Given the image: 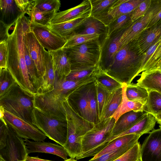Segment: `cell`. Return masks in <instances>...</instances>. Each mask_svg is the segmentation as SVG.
<instances>
[{"label":"cell","instance_id":"1","mask_svg":"<svg viewBox=\"0 0 161 161\" xmlns=\"http://www.w3.org/2000/svg\"><path fill=\"white\" fill-rule=\"evenodd\" d=\"M25 14L23 13L18 18L6 40L7 66L16 83L26 94L34 97L36 93L30 80L25 57L23 36L31 31L30 20Z\"/></svg>","mask_w":161,"mask_h":161},{"label":"cell","instance_id":"2","mask_svg":"<svg viewBox=\"0 0 161 161\" xmlns=\"http://www.w3.org/2000/svg\"><path fill=\"white\" fill-rule=\"evenodd\" d=\"M142 57L129 43L121 46L112 64L104 72L122 84L128 85L141 73Z\"/></svg>","mask_w":161,"mask_h":161},{"label":"cell","instance_id":"3","mask_svg":"<svg viewBox=\"0 0 161 161\" xmlns=\"http://www.w3.org/2000/svg\"><path fill=\"white\" fill-rule=\"evenodd\" d=\"M66 114L68 131L66 142L64 146L69 156L75 158L82 154L83 136L93 127L94 124L80 116L70 106L67 99L63 102Z\"/></svg>","mask_w":161,"mask_h":161},{"label":"cell","instance_id":"4","mask_svg":"<svg viewBox=\"0 0 161 161\" xmlns=\"http://www.w3.org/2000/svg\"><path fill=\"white\" fill-rule=\"evenodd\" d=\"M34 97L26 94L15 82L5 94L0 97V106L33 125L31 114L34 108Z\"/></svg>","mask_w":161,"mask_h":161},{"label":"cell","instance_id":"5","mask_svg":"<svg viewBox=\"0 0 161 161\" xmlns=\"http://www.w3.org/2000/svg\"><path fill=\"white\" fill-rule=\"evenodd\" d=\"M63 49L70 59L71 70L89 68L99 64L101 42L99 39Z\"/></svg>","mask_w":161,"mask_h":161},{"label":"cell","instance_id":"6","mask_svg":"<svg viewBox=\"0 0 161 161\" xmlns=\"http://www.w3.org/2000/svg\"><path fill=\"white\" fill-rule=\"evenodd\" d=\"M31 114L34 126L49 138L64 146L67 135V120L54 118L36 108L33 109Z\"/></svg>","mask_w":161,"mask_h":161},{"label":"cell","instance_id":"7","mask_svg":"<svg viewBox=\"0 0 161 161\" xmlns=\"http://www.w3.org/2000/svg\"><path fill=\"white\" fill-rule=\"evenodd\" d=\"M115 123L114 118L111 117L103 119L94 124L93 127L82 137V154L104 144L111 136Z\"/></svg>","mask_w":161,"mask_h":161},{"label":"cell","instance_id":"8","mask_svg":"<svg viewBox=\"0 0 161 161\" xmlns=\"http://www.w3.org/2000/svg\"><path fill=\"white\" fill-rule=\"evenodd\" d=\"M28 155L24 140L9 127L6 145L0 149V161H25Z\"/></svg>","mask_w":161,"mask_h":161},{"label":"cell","instance_id":"9","mask_svg":"<svg viewBox=\"0 0 161 161\" xmlns=\"http://www.w3.org/2000/svg\"><path fill=\"white\" fill-rule=\"evenodd\" d=\"M3 118L7 125L22 138L43 141L47 138L37 127L5 109Z\"/></svg>","mask_w":161,"mask_h":161},{"label":"cell","instance_id":"10","mask_svg":"<svg viewBox=\"0 0 161 161\" xmlns=\"http://www.w3.org/2000/svg\"><path fill=\"white\" fill-rule=\"evenodd\" d=\"M161 10V0H152L145 15L134 21L123 33L119 41L121 46L134 40L146 28L153 18Z\"/></svg>","mask_w":161,"mask_h":161},{"label":"cell","instance_id":"11","mask_svg":"<svg viewBox=\"0 0 161 161\" xmlns=\"http://www.w3.org/2000/svg\"><path fill=\"white\" fill-rule=\"evenodd\" d=\"M129 26L116 30L103 39L101 43L99 64L103 71H106L112 63L115 55L121 47L119 42L121 37Z\"/></svg>","mask_w":161,"mask_h":161},{"label":"cell","instance_id":"12","mask_svg":"<svg viewBox=\"0 0 161 161\" xmlns=\"http://www.w3.org/2000/svg\"><path fill=\"white\" fill-rule=\"evenodd\" d=\"M31 31L41 45L47 51L63 48L67 40L51 31L48 26L31 23Z\"/></svg>","mask_w":161,"mask_h":161},{"label":"cell","instance_id":"13","mask_svg":"<svg viewBox=\"0 0 161 161\" xmlns=\"http://www.w3.org/2000/svg\"><path fill=\"white\" fill-rule=\"evenodd\" d=\"M161 39V20L145 29L134 40L129 42L138 54L142 55Z\"/></svg>","mask_w":161,"mask_h":161},{"label":"cell","instance_id":"14","mask_svg":"<svg viewBox=\"0 0 161 161\" xmlns=\"http://www.w3.org/2000/svg\"><path fill=\"white\" fill-rule=\"evenodd\" d=\"M23 40L24 45L36 65L40 84L41 80L45 72V49L40 44L31 31L24 33Z\"/></svg>","mask_w":161,"mask_h":161},{"label":"cell","instance_id":"15","mask_svg":"<svg viewBox=\"0 0 161 161\" xmlns=\"http://www.w3.org/2000/svg\"><path fill=\"white\" fill-rule=\"evenodd\" d=\"M140 161H161V128L152 130L144 140Z\"/></svg>","mask_w":161,"mask_h":161},{"label":"cell","instance_id":"16","mask_svg":"<svg viewBox=\"0 0 161 161\" xmlns=\"http://www.w3.org/2000/svg\"><path fill=\"white\" fill-rule=\"evenodd\" d=\"M91 8L90 0H84L75 7L57 13L52 19L51 24L61 23L78 18H87L90 16Z\"/></svg>","mask_w":161,"mask_h":161},{"label":"cell","instance_id":"17","mask_svg":"<svg viewBox=\"0 0 161 161\" xmlns=\"http://www.w3.org/2000/svg\"><path fill=\"white\" fill-rule=\"evenodd\" d=\"M144 0H117L108 9L100 21L107 26L120 16L131 13Z\"/></svg>","mask_w":161,"mask_h":161},{"label":"cell","instance_id":"18","mask_svg":"<svg viewBox=\"0 0 161 161\" xmlns=\"http://www.w3.org/2000/svg\"><path fill=\"white\" fill-rule=\"evenodd\" d=\"M91 83L78 88L67 99L73 108L83 118L89 122L87 93Z\"/></svg>","mask_w":161,"mask_h":161},{"label":"cell","instance_id":"19","mask_svg":"<svg viewBox=\"0 0 161 161\" xmlns=\"http://www.w3.org/2000/svg\"><path fill=\"white\" fill-rule=\"evenodd\" d=\"M156 122V119L153 115L150 113L145 112L143 115L132 126L118 135L110 136L104 144L100 147H105L108 142L114 139L124 135L130 134H137L142 135L144 134L149 133L151 131L153 130Z\"/></svg>","mask_w":161,"mask_h":161},{"label":"cell","instance_id":"20","mask_svg":"<svg viewBox=\"0 0 161 161\" xmlns=\"http://www.w3.org/2000/svg\"><path fill=\"white\" fill-rule=\"evenodd\" d=\"M24 141L28 154L32 153H42L58 156L64 160L68 159V153L64 147L61 145L43 141H30L25 139Z\"/></svg>","mask_w":161,"mask_h":161},{"label":"cell","instance_id":"21","mask_svg":"<svg viewBox=\"0 0 161 161\" xmlns=\"http://www.w3.org/2000/svg\"><path fill=\"white\" fill-rule=\"evenodd\" d=\"M51 55L55 74L58 77H66L71 71L70 59L63 48L48 51Z\"/></svg>","mask_w":161,"mask_h":161},{"label":"cell","instance_id":"22","mask_svg":"<svg viewBox=\"0 0 161 161\" xmlns=\"http://www.w3.org/2000/svg\"><path fill=\"white\" fill-rule=\"evenodd\" d=\"M45 55V72L36 94L48 92L52 91L54 88L55 76L52 57L48 51L46 49Z\"/></svg>","mask_w":161,"mask_h":161},{"label":"cell","instance_id":"23","mask_svg":"<svg viewBox=\"0 0 161 161\" xmlns=\"http://www.w3.org/2000/svg\"><path fill=\"white\" fill-rule=\"evenodd\" d=\"M137 80L136 84L148 91H155L161 94V69L144 71Z\"/></svg>","mask_w":161,"mask_h":161},{"label":"cell","instance_id":"24","mask_svg":"<svg viewBox=\"0 0 161 161\" xmlns=\"http://www.w3.org/2000/svg\"><path fill=\"white\" fill-rule=\"evenodd\" d=\"M0 21L11 26L23 13L17 7L15 0H0Z\"/></svg>","mask_w":161,"mask_h":161},{"label":"cell","instance_id":"25","mask_svg":"<svg viewBox=\"0 0 161 161\" xmlns=\"http://www.w3.org/2000/svg\"><path fill=\"white\" fill-rule=\"evenodd\" d=\"M144 113L131 111L122 114L115 122L111 136L118 135L130 128L137 122Z\"/></svg>","mask_w":161,"mask_h":161},{"label":"cell","instance_id":"26","mask_svg":"<svg viewBox=\"0 0 161 161\" xmlns=\"http://www.w3.org/2000/svg\"><path fill=\"white\" fill-rule=\"evenodd\" d=\"M87 18H78L64 22L50 24L51 31L67 40L75 34Z\"/></svg>","mask_w":161,"mask_h":161},{"label":"cell","instance_id":"27","mask_svg":"<svg viewBox=\"0 0 161 161\" xmlns=\"http://www.w3.org/2000/svg\"><path fill=\"white\" fill-rule=\"evenodd\" d=\"M140 134H130L116 138L108 143L106 146L92 158H95L105 153L120 148L124 146L136 144L141 136Z\"/></svg>","mask_w":161,"mask_h":161},{"label":"cell","instance_id":"28","mask_svg":"<svg viewBox=\"0 0 161 161\" xmlns=\"http://www.w3.org/2000/svg\"><path fill=\"white\" fill-rule=\"evenodd\" d=\"M108 32V26L101 21L90 16L86 18L75 34H96L99 35L100 36L103 35L105 37H106Z\"/></svg>","mask_w":161,"mask_h":161},{"label":"cell","instance_id":"29","mask_svg":"<svg viewBox=\"0 0 161 161\" xmlns=\"http://www.w3.org/2000/svg\"><path fill=\"white\" fill-rule=\"evenodd\" d=\"M127 84H122V98L121 103L112 117L115 120V122L122 114L127 112L133 111L135 112H144L145 106L138 102L129 100L126 94Z\"/></svg>","mask_w":161,"mask_h":161},{"label":"cell","instance_id":"30","mask_svg":"<svg viewBox=\"0 0 161 161\" xmlns=\"http://www.w3.org/2000/svg\"><path fill=\"white\" fill-rule=\"evenodd\" d=\"M122 98V86L109 93L101 120L112 117L120 104Z\"/></svg>","mask_w":161,"mask_h":161},{"label":"cell","instance_id":"31","mask_svg":"<svg viewBox=\"0 0 161 161\" xmlns=\"http://www.w3.org/2000/svg\"><path fill=\"white\" fill-rule=\"evenodd\" d=\"M89 121L96 124L99 122L95 81L90 83L87 93Z\"/></svg>","mask_w":161,"mask_h":161},{"label":"cell","instance_id":"32","mask_svg":"<svg viewBox=\"0 0 161 161\" xmlns=\"http://www.w3.org/2000/svg\"><path fill=\"white\" fill-rule=\"evenodd\" d=\"M125 92L129 100L139 102L145 106L148 99V92L145 88L136 83H131L127 85Z\"/></svg>","mask_w":161,"mask_h":161},{"label":"cell","instance_id":"33","mask_svg":"<svg viewBox=\"0 0 161 161\" xmlns=\"http://www.w3.org/2000/svg\"><path fill=\"white\" fill-rule=\"evenodd\" d=\"M91 4L90 16L99 20L106 14L109 8L117 0H90Z\"/></svg>","mask_w":161,"mask_h":161},{"label":"cell","instance_id":"34","mask_svg":"<svg viewBox=\"0 0 161 161\" xmlns=\"http://www.w3.org/2000/svg\"><path fill=\"white\" fill-rule=\"evenodd\" d=\"M57 13L56 10L50 12H42L34 7L28 14L31 23L49 26L52 19Z\"/></svg>","mask_w":161,"mask_h":161},{"label":"cell","instance_id":"35","mask_svg":"<svg viewBox=\"0 0 161 161\" xmlns=\"http://www.w3.org/2000/svg\"><path fill=\"white\" fill-rule=\"evenodd\" d=\"M94 77L95 80L109 93L122 86L121 83L106 74L100 67L97 71Z\"/></svg>","mask_w":161,"mask_h":161},{"label":"cell","instance_id":"36","mask_svg":"<svg viewBox=\"0 0 161 161\" xmlns=\"http://www.w3.org/2000/svg\"><path fill=\"white\" fill-rule=\"evenodd\" d=\"M25 62L30 80L36 93L40 85V80L36 65L24 45Z\"/></svg>","mask_w":161,"mask_h":161},{"label":"cell","instance_id":"37","mask_svg":"<svg viewBox=\"0 0 161 161\" xmlns=\"http://www.w3.org/2000/svg\"><path fill=\"white\" fill-rule=\"evenodd\" d=\"M147 92L148 99L144 111L155 115L161 110V94L152 90Z\"/></svg>","mask_w":161,"mask_h":161},{"label":"cell","instance_id":"38","mask_svg":"<svg viewBox=\"0 0 161 161\" xmlns=\"http://www.w3.org/2000/svg\"><path fill=\"white\" fill-rule=\"evenodd\" d=\"M100 37V36L96 34H75L67 40V42L63 48L73 47L93 40L99 39Z\"/></svg>","mask_w":161,"mask_h":161},{"label":"cell","instance_id":"39","mask_svg":"<svg viewBox=\"0 0 161 161\" xmlns=\"http://www.w3.org/2000/svg\"><path fill=\"white\" fill-rule=\"evenodd\" d=\"M133 22L131 19V13L120 16L108 25V32L107 36H109L116 30L129 26Z\"/></svg>","mask_w":161,"mask_h":161},{"label":"cell","instance_id":"40","mask_svg":"<svg viewBox=\"0 0 161 161\" xmlns=\"http://www.w3.org/2000/svg\"><path fill=\"white\" fill-rule=\"evenodd\" d=\"M15 82L7 68L0 69V97L5 94Z\"/></svg>","mask_w":161,"mask_h":161},{"label":"cell","instance_id":"41","mask_svg":"<svg viewBox=\"0 0 161 161\" xmlns=\"http://www.w3.org/2000/svg\"><path fill=\"white\" fill-rule=\"evenodd\" d=\"M98 105L99 118L100 121L102 116L108 97L110 93L99 83L95 80Z\"/></svg>","mask_w":161,"mask_h":161},{"label":"cell","instance_id":"42","mask_svg":"<svg viewBox=\"0 0 161 161\" xmlns=\"http://www.w3.org/2000/svg\"><path fill=\"white\" fill-rule=\"evenodd\" d=\"M61 3L59 0H35L34 7L44 12H50L59 10Z\"/></svg>","mask_w":161,"mask_h":161},{"label":"cell","instance_id":"43","mask_svg":"<svg viewBox=\"0 0 161 161\" xmlns=\"http://www.w3.org/2000/svg\"><path fill=\"white\" fill-rule=\"evenodd\" d=\"M161 67V42L149 59L142 72L153 70Z\"/></svg>","mask_w":161,"mask_h":161},{"label":"cell","instance_id":"44","mask_svg":"<svg viewBox=\"0 0 161 161\" xmlns=\"http://www.w3.org/2000/svg\"><path fill=\"white\" fill-rule=\"evenodd\" d=\"M134 145L130 144L124 146L116 150L105 153L97 158H92L88 161H113L124 154Z\"/></svg>","mask_w":161,"mask_h":161},{"label":"cell","instance_id":"45","mask_svg":"<svg viewBox=\"0 0 161 161\" xmlns=\"http://www.w3.org/2000/svg\"><path fill=\"white\" fill-rule=\"evenodd\" d=\"M100 67L98 64L89 68L71 70L66 78L67 80H70L80 79L94 74Z\"/></svg>","mask_w":161,"mask_h":161},{"label":"cell","instance_id":"46","mask_svg":"<svg viewBox=\"0 0 161 161\" xmlns=\"http://www.w3.org/2000/svg\"><path fill=\"white\" fill-rule=\"evenodd\" d=\"M141 147L138 142L124 154L113 161H140Z\"/></svg>","mask_w":161,"mask_h":161},{"label":"cell","instance_id":"47","mask_svg":"<svg viewBox=\"0 0 161 161\" xmlns=\"http://www.w3.org/2000/svg\"><path fill=\"white\" fill-rule=\"evenodd\" d=\"M152 0H144L139 6L131 13L132 22L143 16L148 11L152 3Z\"/></svg>","mask_w":161,"mask_h":161},{"label":"cell","instance_id":"48","mask_svg":"<svg viewBox=\"0 0 161 161\" xmlns=\"http://www.w3.org/2000/svg\"><path fill=\"white\" fill-rule=\"evenodd\" d=\"M0 149L5 147L8 134L9 127L5 122L3 117L0 118Z\"/></svg>","mask_w":161,"mask_h":161},{"label":"cell","instance_id":"49","mask_svg":"<svg viewBox=\"0 0 161 161\" xmlns=\"http://www.w3.org/2000/svg\"><path fill=\"white\" fill-rule=\"evenodd\" d=\"M16 4L22 12L28 14L34 7V0H15Z\"/></svg>","mask_w":161,"mask_h":161},{"label":"cell","instance_id":"50","mask_svg":"<svg viewBox=\"0 0 161 161\" xmlns=\"http://www.w3.org/2000/svg\"><path fill=\"white\" fill-rule=\"evenodd\" d=\"M7 52L6 41L0 42V69L7 68Z\"/></svg>","mask_w":161,"mask_h":161},{"label":"cell","instance_id":"51","mask_svg":"<svg viewBox=\"0 0 161 161\" xmlns=\"http://www.w3.org/2000/svg\"><path fill=\"white\" fill-rule=\"evenodd\" d=\"M160 42L159 41L153 45L148 50L143 54L142 63V66L141 72H142L143 68L146 63L155 51Z\"/></svg>","mask_w":161,"mask_h":161},{"label":"cell","instance_id":"52","mask_svg":"<svg viewBox=\"0 0 161 161\" xmlns=\"http://www.w3.org/2000/svg\"><path fill=\"white\" fill-rule=\"evenodd\" d=\"M11 27L0 21V42L6 41L9 34L8 31Z\"/></svg>","mask_w":161,"mask_h":161},{"label":"cell","instance_id":"53","mask_svg":"<svg viewBox=\"0 0 161 161\" xmlns=\"http://www.w3.org/2000/svg\"><path fill=\"white\" fill-rule=\"evenodd\" d=\"M161 20V10L152 19L146 28L151 27Z\"/></svg>","mask_w":161,"mask_h":161},{"label":"cell","instance_id":"54","mask_svg":"<svg viewBox=\"0 0 161 161\" xmlns=\"http://www.w3.org/2000/svg\"><path fill=\"white\" fill-rule=\"evenodd\" d=\"M25 161H53L43 159L39 158L38 157H30L28 155L26 157Z\"/></svg>","mask_w":161,"mask_h":161},{"label":"cell","instance_id":"55","mask_svg":"<svg viewBox=\"0 0 161 161\" xmlns=\"http://www.w3.org/2000/svg\"><path fill=\"white\" fill-rule=\"evenodd\" d=\"M157 123L159 125V127L161 128V114L153 115Z\"/></svg>","mask_w":161,"mask_h":161},{"label":"cell","instance_id":"56","mask_svg":"<svg viewBox=\"0 0 161 161\" xmlns=\"http://www.w3.org/2000/svg\"><path fill=\"white\" fill-rule=\"evenodd\" d=\"M76 160L74 158H70L66 160H64V161H75Z\"/></svg>","mask_w":161,"mask_h":161},{"label":"cell","instance_id":"57","mask_svg":"<svg viewBox=\"0 0 161 161\" xmlns=\"http://www.w3.org/2000/svg\"><path fill=\"white\" fill-rule=\"evenodd\" d=\"M158 114H161V110L160 111Z\"/></svg>","mask_w":161,"mask_h":161},{"label":"cell","instance_id":"58","mask_svg":"<svg viewBox=\"0 0 161 161\" xmlns=\"http://www.w3.org/2000/svg\"><path fill=\"white\" fill-rule=\"evenodd\" d=\"M160 42H161V40H160Z\"/></svg>","mask_w":161,"mask_h":161},{"label":"cell","instance_id":"59","mask_svg":"<svg viewBox=\"0 0 161 161\" xmlns=\"http://www.w3.org/2000/svg\"><path fill=\"white\" fill-rule=\"evenodd\" d=\"M77 161V160H76V161Z\"/></svg>","mask_w":161,"mask_h":161},{"label":"cell","instance_id":"60","mask_svg":"<svg viewBox=\"0 0 161 161\" xmlns=\"http://www.w3.org/2000/svg\"><path fill=\"white\" fill-rule=\"evenodd\" d=\"M160 68L161 69V67Z\"/></svg>","mask_w":161,"mask_h":161}]
</instances>
